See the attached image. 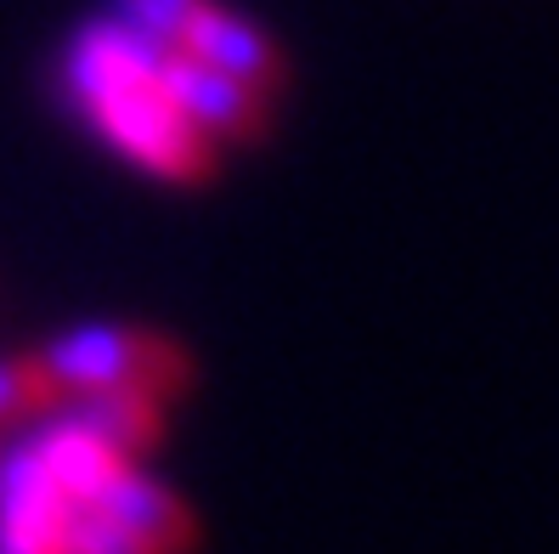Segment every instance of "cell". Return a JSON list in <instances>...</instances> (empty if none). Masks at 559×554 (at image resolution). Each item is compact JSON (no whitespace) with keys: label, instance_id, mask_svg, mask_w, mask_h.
Returning <instances> with one entry per match:
<instances>
[{"label":"cell","instance_id":"obj_1","mask_svg":"<svg viewBox=\"0 0 559 554\" xmlns=\"http://www.w3.org/2000/svg\"><path fill=\"white\" fill-rule=\"evenodd\" d=\"M46 91L85 142L158 187H204L221 170L226 148L181 103L176 46L114 7L85 12L51 46Z\"/></svg>","mask_w":559,"mask_h":554},{"label":"cell","instance_id":"obj_3","mask_svg":"<svg viewBox=\"0 0 559 554\" xmlns=\"http://www.w3.org/2000/svg\"><path fill=\"white\" fill-rule=\"evenodd\" d=\"M192 520L170 486H158L142 459L119 464L69 527V554H187Z\"/></svg>","mask_w":559,"mask_h":554},{"label":"cell","instance_id":"obj_4","mask_svg":"<svg viewBox=\"0 0 559 554\" xmlns=\"http://www.w3.org/2000/svg\"><path fill=\"white\" fill-rule=\"evenodd\" d=\"M170 46H181L187 57H199L204 69H215L226 80L272 96V103H283V91H288V57H283L277 35L266 23H254L249 12L226 7V0H187Z\"/></svg>","mask_w":559,"mask_h":554},{"label":"cell","instance_id":"obj_2","mask_svg":"<svg viewBox=\"0 0 559 554\" xmlns=\"http://www.w3.org/2000/svg\"><path fill=\"white\" fill-rule=\"evenodd\" d=\"M40 363L62 402L119 385H142L176 402V390L187 385L181 345L158 329H136V322H74L40 345Z\"/></svg>","mask_w":559,"mask_h":554},{"label":"cell","instance_id":"obj_5","mask_svg":"<svg viewBox=\"0 0 559 554\" xmlns=\"http://www.w3.org/2000/svg\"><path fill=\"white\" fill-rule=\"evenodd\" d=\"M57 385L40 363V351H12L0 356V436L12 425H28V419H40L46 408H57Z\"/></svg>","mask_w":559,"mask_h":554}]
</instances>
